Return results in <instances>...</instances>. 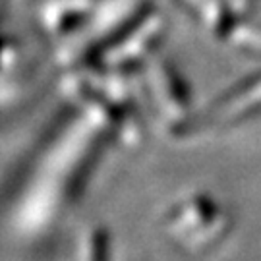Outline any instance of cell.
<instances>
[{
	"label": "cell",
	"mask_w": 261,
	"mask_h": 261,
	"mask_svg": "<svg viewBox=\"0 0 261 261\" xmlns=\"http://www.w3.org/2000/svg\"><path fill=\"white\" fill-rule=\"evenodd\" d=\"M226 217L217 213L215 205L207 197H194L176 209L168 219V232L182 240L186 236L188 248H207V244L219 240L226 228Z\"/></svg>",
	"instance_id": "6da1fadb"
},
{
	"label": "cell",
	"mask_w": 261,
	"mask_h": 261,
	"mask_svg": "<svg viewBox=\"0 0 261 261\" xmlns=\"http://www.w3.org/2000/svg\"><path fill=\"white\" fill-rule=\"evenodd\" d=\"M151 87L155 95V103L161 107L163 114L176 118L188 109V95L184 93V85L167 64H157L151 70Z\"/></svg>",
	"instance_id": "7a4b0ae2"
},
{
	"label": "cell",
	"mask_w": 261,
	"mask_h": 261,
	"mask_svg": "<svg viewBox=\"0 0 261 261\" xmlns=\"http://www.w3.org/2000/svg\"><path fill=\"white\" fill-rule=\"evenodd\" d=\"M91 10V0H50L41 8V21L45 31L62 35L66 29L77 28Z\"/></svg>",
	"instance_id": "3957f363"
},
{
	"label": "cell",
	"mask_w": 261,
	"mask_h": 261,
	"mask_svg": "<svg viewBox=\"0 0 261 261\" xmlns=\"http://www.w3.org/2000/svg\"><path fill=\"white\" fill-rule=\"evenodd\" d=\"M159 31H161V28H159L157 19L143 21L141 29L124 37L122 43H126V45H122V50L120 48L112 50L111 62H114V64H126V62H130V60L138 58V56H143L149 50L151 43L157 39Z\"/></svg>",
	"instance_id": "277c9868"
}]
</instances>
